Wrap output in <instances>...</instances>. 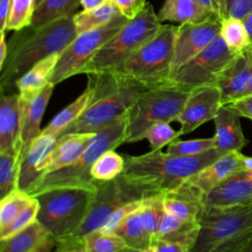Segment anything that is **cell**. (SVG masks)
<instances>
[{"label": "cell", "instance_id": "1", "mask_svg": "<svg viewBox=\"0 0 252 252\" xmlns=\"http://www.w3.org/2000/svg\"><path fill=\"white\" fill-rule=\"evenodd\" d=\"M77 35L73 16L17 31L8 42V54L0 68L1 93L16 87L17 81L41 60L60 54Z\"/></svg>", "mask_w": 252, "mask_h": 252}, {"label": "cell", "instance_id": "2", "mask_svg": "<svg viewBox=\"0 0 252 252\" xmlns=\"http://www.w3.org/2000/svg\"><path fill=\"white\" fill-rule=\"evenodd\" d=\"M221 156L217 148L197 156H174L160 150L139 156L125 155L122 175L164 193L176 189Z\"/></svg>", "mask_w": 252, "mask_h": 252}, {"label": "cell", "instance_id": "3", "mask_svg": "<svg viewBox=\"0 0 252 252\" xmlns=\"http://www.w3.org/2000/svg\"><path fill=\"white\" fill-rule=\"evenodd\" d=\"M88 76V84L93 90L91 101L82 115L62 135L97 132L124 117L139 94L148 90L135 81L110 73Z\"/></svg>", "mask_w": 252, "mask_h": 252}, {"label": "cell", "instance_id": "4", "mask_svg": "<svg viewBox=\"0 0 252 252\" xmlns=\"http://www.w3.org/2000/svg\"><path fill=\"white\" fill-rule=\"evenodd\" d=\"M126 139V115L94 133L80 158L71 165L34 181L26 192L31 196L57 187H83L96 190L98 181L93 179L91 169L103 153L115 150Z\"/></svg>", "mask_w": 252, "mask_h": 252}, {"label": "cell", "instance_id": "5", "mask_svg": "<svg viewBox=\"0 0 252 252\" xmlns=\"http://www.w3.org/2000/svg\"><path fill=\"white\" fill-rule=\"evenodd\" d=\"M34 197L39 206L37 221L57 241L77 232L94 203L95 191L83 187H57Z\"/></svg>", "mask_w": 252, "mask_h": 252}, {"label": "cell", "instance_id": "6", "mask_svg": "<svg viewBox=\"0 0 252 252\" xmlns=\"http://www.w3.org/2000/svg\"><path fill=\"white\" fill-rule=\"evenodd\" d=\"M178 26L161 28L136 50L114 74L135 81L146 89L168 86Z\"/></svg>", "mask_w": 252, "mask_h": 252}, {"label": "cell", "instance_id": "7", "mask_svg": "<svg viewBox=\"0 0 252 252\" xmlns=\"http://www.w3.org/2000/svg\"><path fill=\"white\" fill-rule=\"evenodd\" d=\"M152 4L134 19L129 20L89 61L83 74L116 72L126 60L149 40L162 26Z\"/></svg>", "mask_w": 252, "mask_h": 252}, {"label": "cell", "instance_id": "8", "mask_svg": "<svg viewBox=\"0 0 252 252\" xmlns=\"http://www.w3.org/2000/svg\"><path fill=\"white\" fill-rule=\"evenodd\" d=\"M189 93L172 86H162L142 92L126 114L125 143L145 139L147 130L158 122L176 121Z\"/></svg>", "mask_w": 252, "mask_h": 252}, {"label": "cell", "instance_id": "9", "mask_svg": "<svg viewBox=\"0 0 252 252\" xmlns=\"http://www.w3.org/2000/svg\"><path fill=\"white\" fill-rule=\"evenodd\" d=\"M160 193L162 192L132 181L122 174L110 181H98L94 203L85 221L74 235L84 237L101 228L111 215L124 205Z\"/></svg>", "mask_w": 252, "mask_h": 252}, {"label": "cell", "instance_id": "10", "mask_svg": "<svg viewBox=\"0 0 252 252\" xmlns=\"http://www.w3.org/2000/svg\"><path fill=\"white\" fill-rule=\"evenodd\" d=\"M128 21L118 14L104 26L79 33L60 53L50 83L56 86L70 77L83 74L89 61Z\"/></svg>", "mask_w": 252, "mask_h": 252}, {"label": "cell", "instance_id": "11", "mask_svg": "<svg viewBox=\"0 0 252 252\" xmlns=\"http://www.w3.org/2000/svg\"><path fill=\"white\" fill-rule=\"evenodd\" d=\"M219 35L203 51L177 69L170 77L168 86L184 92L207 86H216L219 76L236 56Z\"/></svg>", "mask_w": 252, "mask_h": 252}, {"label": "cell", "instance_id": "12", "mask_svg": "<svg viewBox=\"0 0 252 252\" xmlns=\"http://www.w3.org/2000/svg\"><path fill=\"white\" fill-rule=\"evenodd\" d=\"M199 223L198 236L191 251L216 252L223 243L252 225V204L204 210Z\"/></svg>", "mask_w": 252, "mask_h": 252}, {"label": "cell", "instance_id": "13", "mask_svg": "<svg viewBox=\"0 0 252 252\" xmlns=\"http://www.w3.org/2000/svg\"><path fill=\"white\" fill-rule=\"evenodd\" d=\"M220 19L217 16L201 23L178 25L171 75L210 45L220 35Z\"/></svg>", "mask_w": 252, "mask_h": 252}, {"label": "cell", "instance_id": "14", "mask_svg": "<svg viewBox=\"0 0 252 252\" xmlns=\"http://www.w3.org/2000/svg\"><path fill=\"white\" fill-rule=\"evenodd\" d=\"M221 105V93L217 86L201 87L191 91L176 120L180 124L179 136L191 133L214 119Z\"/></svg>", "mask_w": 252, "mask_h": 252}, {"label": "cell", "instance_id": "15", "mask_svg": "<svg viewBox=\"0 0 252 252\" xmlns=\"http://www.w3.org/2000/svg\"><path fill=\"white\" fill-rule=\"evenodd\" d=\"M250 204H252V169L235 172L204 195L205 210Z\"/></svg>", "mask_w": 252, "mask_h": 252}, {"label": "cell", "instance_id": "16", "mask_svg": "<svg viewBox=\"0 0 252 252\" xmlns=\"http://www.w3.org/2000/svg\"><path fill=\"white\" fill-rule=\"evenodd\" d=\"M245 169H252V158L246 157L240 152H231L220 157L186 182L207 194L230 175Z\"/></svg>", "mask_w": 252, "mask_h": 252}, {"label": "cell", "instance_id": "17", "mask_svg": "<svg viewBox=\"0 0 252 252\" xmlns=\"http://www.w3.org/2000/svg\"><path fill=\"white\" fill-rule=\"evenodd\" d=\"M94 135V133H69L58 137L55 146L47 154L39 166V177L74 163L80 158Z\"/></svg>", "mask_w": 252, "mask_h": 252}, {"label": "cell", "instance_id": "18", "mask_svg": "<svg viewBox=\"0 0 252 252\" xmlns=\"http://www.w3.org/2000/svg\"><path fill=\"white\" fill-rule=\"evenodd\" d=\"M204 193L184 182L176 189L162 194L165 213L186 221H199L204 210Z\"/></svg>", "mask_w": 252, "mask_h": 252}, {"label": "cell", "instance_id": "19", "mask_svg": "<svg viewBox=\"0 0 252 252\" xmlns=\"http://www.w3.org/2000/svg\"><path fill=\"white\" fill-rule=\"evenodd\" d=\"M252 74V56L247 52L237 54L222 70L216 86L221 93L222 105L239 99Z\"/></svg>", "mask_w": 252, "mask_h": 252}, {"label": "cell", "instance_id": "20", "mask_svg": "<svg viewBox=\"0 0 252 252\" xmlns=\"http://www.w3.org/2000/svg\"><path fill=\"white\" fill-rule=\"evenodd\" d=\"M21 112L19 94L1 93L0 97V153H14L20 157ZM20 160V159H19Z\"/></svg>", "mask_w": 252, "mask_h": 252}, {"label": "cell", "instance_id": "21", "mask_svg": "<svg viewBox=\"0 0 252 252\" xmlns=\"http://www.w3.org/2000/svg\"><path fill=\"white\" fill-rule=\"evenodd\" d=\"M239 114L229 105H221L214 118L216 133L214 136L216 148L223 155L240 152L246 145L239 120Z\"/></svg>", "mask_w": 252, "mask_h": 252}, {"label": "cell", "instance_id": "22", "mask_svg": "<svg viewBox=\"0 0 252 252\" xmlns=\"http://www.w3.org/2000/svg\"><path fill=\"white\" fill-rule=\"evenodd\" d=\"M60 54H53L41 60L24 74L16 83L20 98L21 114L29 103L50 83Z\"/></svg>", "mask_w": 252, "mask_h": 252}, {"label": "cell", "instance_id": "23", "mask_svg": "<svg viewBox=\"0 0 252 252\" xmlns=\"http://www.w3.org/2000/svg\"><path fill=\"white\" fill-rule=\"evenodd\" d=\"M54 87L55 86L52 83H49L44 90L29 103L27 108L21 114L20 161L27 150L41 132L40 123Z\"/></svg>", "mask_w": 252, "mask_h": 252}, {"label": "cell", "instance_id": "24", "mask_svg": "<svg viewBox=\"0 0 252 252\" xmlns=\"http://www.w3.org/2000/svg\"><path fill=\"white\" fill-rule=\"evenodd\" d=\"M56 138L41 135L32 142L20 161L18 189L26 191L40 175L39 166L56 144Z\"/></svg>", "mask_w": 252, "mask_h": 252}, {"label": "cell", "instance_id": "25", "mask_svg": "<svg viewBox=\"0 0 252 252\" xmlns=\"http://www.w3.org/2000/svg\"><path fill=\"white\" fill-rule=\"evenodd\" d=\"M215 16L197 0H164L158 13L160 23L171 22L179 25L201 23Z\"/></svg>", "mask_w": 252, "mask_h": 252}, {"label": "cell", "instance_id": "26", "mask_svg": "<svg viewBox=\"0 0 252 252\" xmlns=\"http://www.w3.org/2000/svg\"><path fill=\"white\" fill-rule=\"evenodd\" d=\"M92 95L93 90L92 87L88 84L85 91L75 100H73L61 111H59L41 130L40 134L52 136L56 139L60 137L62 133L82 115L90 103Z\"/></svg>", "mask_w": 252, "mask_h": 252}, {"label": "cell", "instance_id": "27", "mask_svg": "<svg viewBox=\"0 0 252 252\" xmlns=\"http://www.w3.org/2000/svg\"><path fill=\"white\" fill-rule=\"evenodd\" d=\"M199 228V221L181 220L164 213L158 231V240L182 244L192 249L198 236Z\"/></svg>", "mask_w": 252, "mask_h": 252}, {"label": "cell", "instance_id": "28", "mask_svg": "<svg viewBox=\"0 0 252 252\" xmlns=\"http://www.w3.org/2000/svg\"><path fill=\"white\" fill-rule=\"evenodd\" d=\"M50 235L37 220L20 232L0 239V252H32Z\"/></svg>", "mask_w": 252, "mask_h": 252}, {"label": "cell", "instance_id": "29", "mask_svg": "<svg viewBox=\"0 0 252 252\" xmlns=\"http://www.w3.org/2000/svg\"><path fill=\"white\" fill-rule=\"evenodd\" d=\"M140 209L126 217L113 232L119 235L128 247L145 251L152 246L141 219Z\"/></svg>", "mask_w": 252, "mask_h": 252}, {"label": "cell", "instance_id": "30", "mask_svg": "<svg viewBox=\"0 0 252 252\" xmlns=\"http://www.w3.org/2000/svg\"><path fill=\"white\" fill-rule=\"evenodd\" d=\"M81 0H43L34 11L31 27L39 28L58 19L73 16Z\"/></svg>", "mask_w": 252, "mask_h": 252}, {"label": "cell", "instance_id": "31", "mask_svg": "<svg viewBox=\"0 0 252 252\" xmlns=\"http://www.w3.org/2000/svg\"><path fill=\"white\" fill-rule=\"evenodd\" d=\"M120 14L114 4L107 0L102 5L91 9L83 10L73 15L74 24L78 34L97 29L110 22L115 16Z\"/></svg>", "mask_w": 252, "mask_h": 252}, {"label": "cell", "instance_id": "32", "mask_svg": "<svg viewBox=\"0 0 252 252\" xmlns=\"http://www.w3.org/2000/svg\"><path fill=\"white\" fill-rule=\"evenodd\" d=\"M162 194L163 193H160L146 198L140 209L141 219L152 247H155L156 243L158 241V231L165 213L162 203Z\"/></svg>", "mask_w": 252, "mask_h": 252}, {"label": "cell", "instance_id": "33", "mask_svg": "<svg viewBox=\"0 0 252 252\" xmlns=\"http://www.w3.org/2000/svg\"><path fill=\"white\" fill-rule=\"evenodd\" d=\"M220 37L235 54L245 52L251 45V39L242 20L225 17L220 21Z\"/></svg>", "mask_w": 252, "mask_h": 252}, {"label": "cell", "instance_id": "34", "mask_svg": "<svg viewBox=\"0 0 252 252\" xmlns=\"http://www.w3.org/2000/svg\"><path fill=\"white\" fill-rule=\"evenodd\" d=\"M125 167L124 156L114 150L103 153L94 163L91 175L95 181H110L120 176Z\"/></svg>", "mask_w": 252, "mask_h": 252}, {"label": "cell", "instance_id": "35", "mask_svg": "<svg viewBox=\"0 0 252 252\" xmlns=\"http://www.w3.org/2000/svg\"><path fill=\"white\" fill-rule=\"evenodd\" d=\"M32 199L33 196L21 189H16L0 199V229L10 224Z\"/></svg>", "mask_w": 252, "mask_h": 252}, {"label": "cell", "instance_id": "36", "mask_svg": "<svg viewBox=\"0 0 252 252\" xmlns=\"http://www.w3.org/2000/svg\"><path fill=\"white\" fill-rule=\"evenodd\" d=\"M20 160L18 155L0 153V199L18 189Z\"/></svg>", "mask_w": 252, "mask_h": 252}, {"label": "cell", "instance_id": "37", "mask_svg": "<svg viewBox=\"0 0 252 252\" xmlns=\"http://www.w3.org/2000/svg\"><path fill=\"white\" fill-rule=\"evenodd\" d=\"M86 252H119L127 247L124 240L114 232L95 229L84 237Z\"/></svg>", "mask_w": 252, "mask_h": 252}, {"label": "cell", "instance_id": "38", "mask_svg": "<svg viewBox=\"0 0 252 252\" xmlns=\"http://www.w3.org/2000/svg\"><path fill=\"white\" fill-rule=\"evenodd\" d=\"M35 11V0H12L7 31H21L32 25Z\"/></svg>", "mask_w": 252, "mask_h": 252}, {"label": "cell", "instance_id": "39", "mask_svg": "<svg viewBox=\"0 0 252 252\" xmlns=\"http://www.w3.org/2000/svg\"><path fill=\"white\" fill-rule=\"evenodd\" d=\"M214 148H216L214 137L187 141L175 139L168 144L166 153L174 156H197Z\"/></svg>", "mask_w": 252, "mask_h": 252}, {"label": "cell", "instance_id": "40", "mask_svg": "<svg viewBox=\"0 0 252 252\" xmlns=\"http://www.w3.org/2000/svg\"><path fill=\"white\" fill-rule=\"evenodd\" d=\"M38 201L35 197L32 200V202L23 210V212L7 226L0 229V239H4L10 237L21 230L25 229L32 222L36 220L37 213H38Z\"/></svg>", "mask_w": 252, "mask_h": 252}, {"label": "cell", "instance_id": "41", "mask_svg": "<svg viewBox=\"0 0 252 252\" xmlns=\"http://www.w3.org/2000/svg\"><path fill=\"white\" fill-rule=\"evenodd\" d=\"M178 137L179 133L167 122H158L152 125L145 134V139L149 141L152 151L161 150L162 147L171 143Z\"/></svg>", "mask_w": 252, "mask_h": 252}, {"label": "cell", "instance_id": "42", "mask_svg": "<svg viewBox=\"0 0 252 252\" xmlns=\"http://www.w3.org/2000/svg\"><path fill=\"white\" fill-rule=\"evenodd\" d=\"M145 199L142 200H137V201H133L130 202L126 205H124L123 207H121L119 210H117L116 212H114L111 217L108 219V220L105 222V224L99 228L105 232H113L114 229L117 227V225L129 215H131L132 213L138 211L143 203H144Z\"/></svg>", "mask_w": 252, "mask_h": 252}, {"label": "cell", "instance_id": "43", "mask_svg": "<svg viewBox=\"0 0 252 252\" xmlns=\"http://www.w3.org/2000/svg\"><path fill=\"white\" fill-rule=\"evenodd\" d=\"M251 12L252 0H224L225 17L243 20Z\"/></svg>", "mask_w": 252, "mask_h": 252}, {"label": "cell", "instance_id": "44", "mask_svg": "<svg viewBox=\"0 0 252 252\" xmlns=\"http://www.w3.org/2000/svg\"><path fill=\"white\" fill-rule=\"evenodd\" d=\"M117 8L118 12L128 20L134 19L148 4L146 0H109Z\"/></svg>", "mask_w": 252, "mask_h": 252}, {"label": "cell", "instance_id": "45", "mask_svg": "<svg viewBox=\"0 0 252 252\" xmlns=\"http://www.w3.org/2000/svg\"><path fill=\"white\" fill-rule=\"evenodd\" d=\"M55 245V252H86L84 238L75 235L59 239Z\"/></svg>", "mask_w": 252, "mask_h": 252}, {"label": "cell", "instance_id": "46", "mask_svg": "<svg viewBox=\"0 0 252 252\" xmlns=\"http://www.w3.org/2000/svg\"><path fill=\"white\" fill-rule=\"evenodd\" d=\"M227 105L234 109L239 116L252 119V94L243 96Z\"/></svg>", "mask_w": 252, "mask_h": 252}, {"label": "cell", "instance_id": "47", "mask_svg": "<svg viewBox=\"0 0 252 252\" xmlns=\"http://www.w3.org/2000/svg\"><path fill=\"white\" fill-rule=\"evenodd\" d=\"M155 249L157 252H192L190 248L182 244L164 240H158L155 245Z\"/></svg>", "mask_w": 252, "mask_h": 252}, {"label": "cell", "instance_id": "48", "mask_svg": "<svg viewBox=\"0 0 252 252\" xmlns=\"http://www.w3.org/2000/svg\"><path fill=\"white\" fill-rule=\"evenodd\" d=\"M199 3H201L204 7H206L208 10L213 12L216 16H218L220 21L225 17L224 15V9L220 3V0H197Z\"/></svg>", "mask_w": 252, "mask_h": 252}, {"label": "cell", "instance_id": "49", "mask_svg": "<svg viewBox=\"0 0 252 252\" xmlns=\"http://www.w3.org/2000/svg\"><path fill=\"white\" fill-rule=\"evenodd\" d=\"M12 0H0V32H6Z\"/></svg>", "mask_w": 252, "mask_h": 252}, {"label": "cell", "instance_id": "50", "mask_svg": "<svg viewBox=\"0 0 252 252\" xmlns=\"http://www.w3.org/2000/svg\"><path fill=\"white\" fill-rule=\"evenodd\" d=\"M8 54V42L5 39V32H1L0 36V68L3 66Z\"/></svg>", "mask_w": 252, "mask_h": 252}, {"label": "cell", "instance_id": "51", "mask_svg": "<svg viewBox=\"0 0 252 252\" xmlns=\"http://www.w3.org/2000/svg\"><path fill=\"white\" fill-rule=\"evenodd\" d=\"M55 243H56V241L51 236H49L32 252H50L51 249L53 248V246L55 245Z\"/></svg>", "mask_w": 252, "mask_h": 252}, {"label": "cell", "instance_id": "52", "mask_svg": "<svg viewBox=\"0 0 252 252\" xmlns=\"http://www.w3.org/2000/svg\"><path fill=\"white\" fill-rule=\"evenodd\" d=\"M105 1L107 0H81V6L84 10H91L102 5Z\"/></svg>", "mask_w": 252, "mask_h": 252}, {"label": "cell", "instance_id": "53", "mask_svg": "<svg viewBox=\"0 0 252 252\" xmlns=\"http://www.w3.org/2000/svg\"><path fill=\"white\" fill-rule=\"evenodd\" d=\"M242 21L244 23V26H245L247 32H248V34L250 36L251 43H252V12L247 17H245Z\"/></svg>", "mask_w": 252, "mask_h": 252}, {"label": "cell", "instance_id": "54", "mask_svg": "<svg viewBox=\"0 0 252 252\" xmlns=\"http://www.w3.org/2000/svg\"><path fill=\"white\" fill-rule=\"evenodd\" d=\"M251 94H252V74H251V76H250V78H249V80H248V83H247V85H246V88H245V90H244L243 94H242L241 97L246 96V95H251ZM241 97H240V98H241Z\"/></svg>", "mask_w": 252, "mask_h": 252}, {"label": "cell", "instance_id": "55", "mask_svg": "<svg viewBox=\"0 0 252 252\" xmlns=\"http://www.w3.org/2000/svg\"><path fill=\"white\" fill-rule=\"evenodd\" d=\"M143 252H157V251H156L155 247H152V248H149V249H147V250H145Z\"/></svg>", "mask_w": 252, "mask_h": 252}, {"label": "cell", "instance_id": "56", "mask_svg": "<svg viewBox=\"0 0 252 252\" xmlns=\"http://www.w3.org/2000/svg\"><path fill=\"white\" fill-rule=\"evenodd\" d=\"M246 51H247V52L252 56V43H251V45L248 47V49H247Z\"/></svg>", "mask_w": 252, "mask_h": 252}, {"label": "cell", "instance_id": "57", "mask_svg": "<svg viewBox=\"0 0 252 252\" xmlns=\"http://www.w3.org/2000/svg\"><path fill=\"white\" fill-rule=\"evenodd\" d=\"M42 1H43V0H35V8H36Z\"/></svg>", "mask_w": 252, "mask_h": 252}, {"label": "cell", "instance_id": "58", "mask_svg": "<svg viewBox=\"0 0 252 252\" xmlns=\"http://www.w3.org/2000/svg\"><path fill=\"white\" fill-rule=\"evenodd\" d=\"M220 3H221V5H222V7L224 9V0H220ZM224 15H225V13H224Z\"/></svg>", "mask_w": 252, "mask_h": 252}]
</instances>
